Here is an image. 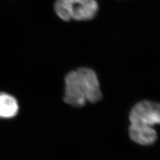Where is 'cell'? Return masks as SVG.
<instances>
[{
  "label": "cell",
  "instance_id": "7a4b0ae2",
  "mask_svg": "<svg viewBox=\"0 0 160 160\" xmlns=\"http://www.w3.org/2000/svg\"><path fill=\"white\" fill-rule=\"evenodd\" d=\"M54 9L63 21H89L96 16L99 4L96 0H57Z\"/></svg>",
  "mask_w": 160,
  "mask_h": 160
},
{
  "label": "cell",
  "instance_id": "3957f363",
  "mask_svg": "<svg viewBox=\"0 0 160 160\" xmlns=\"http://www.w3.org/2000/svg\"><path fill=\"white\" fill-rule=\"evenodd\" d=\"M130 124L153 128L160 124V104L150 101H142L136 103L129 114Z\"/></svg>",
  "mask_w": 160,
  "mask_h": 160
},
{
  "label": "cell",
  "instance_id": "277c9868",
  "mask_svg": "<svg viewBox=\"0 0 160 160\" xmlns=\"http://www.w3.org/2000/svg\"><path fill=\"white\" fill-rule=\"evenodd\" d=\"M129 134L134 142L143 146L153 144L157 139V132L153 128L130 124Z\"/></svg>",
  "mask_w": 160,
  "mask_h": 160
},
{
  "label": "cell",
  "instance_id": "6da1fadb",
  "mask_svg": "<svg viewBox=\"0 0 160 160\" xmlns=\"http://www.w3.org/2000/svg\"><path fill=\"white\" fill-rule=\"evenodd\" d=\"M101 98L99 82L93 70L82 68L66 75L65 102L73 107H82L88 102L96 103Z\"/></svg>",
  "mask_w": 160,
  "mask_h": 160
},
{
  "label": "cell",
  "instance_id": "5b68a950",
  "mask_svg": "<svg viewBox=\"0 0 160 160\" xmlns=\"http://www.w3.org/2000/svg\"><path fill=\"white\" fill-rule=\"evenodd\" d=\"M16 99L6 93H0V118H12L18 112Z\"/></svg>",
  "mask_w": 160,
  "mask_h": 160
}]
</instances>
